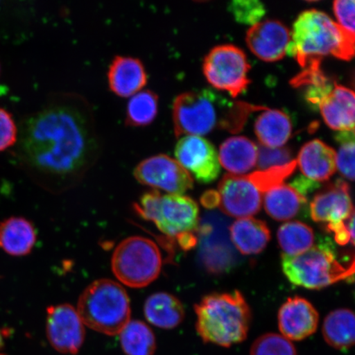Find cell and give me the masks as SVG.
Here are the masks:
<instances>
[{
  "label": "cell",
  "instance_id": "1",
  "mask_svg": "<svg viewBox=\"0 0 355 355\" xmlns=\"http://www.w3.org/2000/svg\"><path fill=\"white\" fill-rule=\"evenodd\" d=\"M19 154L44 189L60 193L79 184L99 154L94 118L75 95L51 99L21 126Z\"/></svg>",
  "mask_w": 355,
  "mask_h": 355
},
{
  "label": "cell",
  "instance_id": "2",
  "mask_svg": "<svg viewBox=\"0 0 355 355\" xmlns=\"http://www.w3.org/2000/svg\"><path fill=\"white\" fill-rule=\"evenodd\" d=\"M266 109L229 100L210 89L185 92L178 96L173 104L175 133L176 137H202L218 130L238 132L251 113Z\"/></svg>",
  "mask_w": 355,
  "mask_h": 355
},
{
  "label": "cell",
  "instance_id": "3",
  "mask_svg": "<svg viewBox=\"0 0 355 355\" xmlns=\"http://www.w3.org/2000/svg\"><path fill=\"white\" fill-rule=\"evenodd\" d=\"M286 54L295 57L304 69L322 64L326 56L350 60L354 54V39L350 38L326 12L306 10L297 17Z\"/></svg>",
  "mask_w": 355,
  "mask_h": 355
},
{
  "label": "cell",
  "instance_id": "4",
  "mask_svg": "<svg viewBox=\"0 0 355 355\" xmlns=\"http://www.w3.org/2000/svg\"><path fill=\"white\" fill-rule=\"evenodd\" d=\"M196 328L204 343L230 347L247 338L251 311L241 293H215L194 306Z\"/></svg>",
  "mask_w": 355,
  "mask_h": 355
},
{
  "label": "cell",
  "instance_id": "5",
  "mask_svg": "<svg viewBox=\"0 0 355 355\" xmlns=\"http://www.w3.org/2000/svg\"><path fill=\"white\" fill-rule=\"evenodd\" d=\"M78 313L83 324L108 336L119 334L130 321V301L119 284L109 279L92 282L80 296Z\"/></svg>",
  "mask_w": 355,
  "mask_h": 355
},
{
  "label": "cell",
  "instance_id": "6",
  "mask_svg": "<svg viewBox=\"0 0 355 355\" xmlns=\"http://www.w3.org/2000/svg\"><path fill=\"white\" fill-rule=\"evenodd\" d=\"M284 274L295 286L320 290L354 277V263L345 266L337 259L331 241L322 239L296 256L282 255Z\"/></svg>",
  "mask_w": 355,
  "mask_h": 355
},
{
  "label": "cell",
  "instance_id": "7",
  "mask_svg": "<svg viewBox=\"0 0 355 355\" xmlns=\"http://www.w3.org/2000/svg\"><path fill=\"white\" fill-rule=\"evenodd\" d=\"M135 207L140 216L153 221L167 237L178 239L198 228V204L184 195H162L153 191L144 194Z\"/></svg>",
  "mask_w": 355,
  "mask_h": 355
},
{
  "label": "cell",
  "instance_id": "8",
  "mask_svg": "<svg viewBox=\"0 0 355 355\" xmlns=\"http://www.w3.org/2000/svg\"><path fill=\"white\" fill-rule=\"evenodd\" d=\"M162 266V254L157 244L141 236L124 239L112 257L115 277L132 288H143L153 282L159 277Z\"/></svg>",
  "mask_w": 355,
  "mask_h": 355
},
{
  "label": "cell",
  "instance_id": "9",
  "mask_svg": "<svg viewBox=\"0 0 355 355\" xmlns=\"http://www.w3.org/2000/svg\"><path fill=\"white\" fill-rule=\"evenodd\" d=\"M250 64L241 49L233 44L213 48L205 57L203 73L212 87L236 98L246 91L251 81L248 77Z\"/></svg>",
  "mask_w": 355,
  "mask_h": 355
},
{
  "label": "cell",
  "instance_id": "10",
  "mask_svg": "<svg viewBox=\"0 0 355 355\" xmlns=\"http://www.w3.org/2000/svg\"><path fill=\"white\" fill-rule=\"evenodd\" d=\"M133 175L140 184L166 191L168 194L184 195L193 188V179L189 172L166 155L144 159L135 168Z\"/></svg>",
  "mask_w": 355,
  "mask_h": 355
},
{
  "label": "cell",
  "instance_id": "11",
  "mask_svg": "<svg viewBox=\"0 0 355 355\" xmlns=\"http://www.w3.org/2000/svg\"><path fill=\"white\" fill-rule=\"evenodd\" d=\"M220 210L235 218H248L261 210V192L248 175H225L218 186Z\"/></svg>",
  "mask_w": 355,
  "mask_h": 355
},
{
  "label": "cell",
  "instance_id": "12",
  "mask_svg": "<svg viewBox=\"0 0 355 355\" xmlns=\"http://www.w3.org/2000/svg\"><path fill=\"white\" fill-rule=\"evenodd\" d=\"M46 334L52 347L62 354H77L85 339L82 319L68 304L47 309Z\"/></svg>",
  "mask_w": 355,
  "mask_h": 355
},
{
  "label": "cell",
  "instance_id": "13",
  "mask_svg": "<svg viewBox=\"0 0 355 355\" xmlns=\"http://www.w3.org/2000/svg\"><path fill=\"white\" fill-rule=\"evenodd\" d=\"M176 161L202 184H210L220 173L218 153L209 141L199 136H184L178 141Z\"/></svg>",
  "mask_w": 355,
  "mask_h": 355
},
{
  "label": "cell",
  "instance_id": "14",
  "mask_svg": "<svg viewBox=\"0 0 355 355\" xmlns=\"http://www.w3.org/2000/svg\"><path fill=\"white\" fill-rule=\"evenodd\" d=\"M310 215L318 223H340L354 215L349 186L343 180L327 184L310 203Z\"/></svg>",
  "mask_w": 355,
  "mask_h": 355
},
{
  "label": "cell",
  "instance_id": "15",
  "mask_svg": "<svg viewBox=\"0 0 355 355\" xmlns=\"http://www.w3.org/2000/svg\"><path fill=\"white\" fill-rule=\"evenodd\" d=\"M291 41V31L278 20L259 21L248 31V48L260 60L276 62L283 59Z\"/></svg>",
  "mask_w": 355,
  "mask_h": 355
},
{
  "label": "cell",
  "instance_id": "16",
  "mask_svg": "<svg viewBox=\"0 0 355 355\" xmlns=\"http://www.w3.org/2000/svg\"><path fill=\"white\" fill-rule=\"evenodd\" d=\"M319 314L307 300L295 296L288 298L278 313L282 336L288 340H303L317 331Z\"/></svg>",
  "mask_w": 355,
  "mask_h": 355
},
{
  "label": "cell",
  "instance_id": "17",
  "mask_svg": "<svg viewBox=\"0 0 355 355\" xmlns=\"http://www.w3.org/2000/svg\"><path fill=\"white\" fill-rule=\"evenodd\" d=\"M324 121L333 130L354 131V93L348 87L336 83L318 106Z\"/></svg>",
  "mask_w": 355,
  "mask_h": 355
},
{
  "label": "cell",
  "instance_id": "18",
  "mask_svg": "<svg viewBox=\"0 0 355 355\" xmlns=\"http://www.w3.org/2000/svg\"><path fill=\"white\" fill-rule=\"evenodd\" d=\"M148 82L144 65L139 60L116 56L108 72L110 90L121 97L132 96L140 92Z\"/></svg>",
  "mask_w": 355,
  "mask_h": 355
},
{
  "label": "cell",
  "instance_id": "19",
  "mask_svg": "<svg viewBox=\"0 0 355 355\" xmlns=\"http://www.w3.org/2000/svg\"><path fill=\"white\" fill-rule=\"evenodd\" d=\"M296 164L304 177L320 183L334 175L336 152L321 140L315 139L301 148Z\"/></svg>",
  "mask_w": 355,
  "mask_h": 355
},
{
  "label": "cell",
  "instance_id": "20",
  "mask_svg": "<svg viewBox=\"0 0 355 355\" xmlns=\"http://www.w3.org/2000/svg\"><path fill=\"white\" fill-rule=\"evenodd\" d=\"M259 146L246 137H230L220 146V165L230 174L243 175L257 166Z\"/></svg>",
  "mask_w": 355,
  "mask_h": 355
},
{
  "label": "cell",
  "instance_id": "21",
  "mask_svg": "<svg viewBox=\"0 0 355 355\" xmlns=\"http://www.w3.org/2000/svg\"><path fill=\"white\" fill-rule=\"evenodd\" d=\"M230 236L237 250L243 255H255L263 252L270 239L266 222L248 217L235 220L230 226Z\"/></svg>",
  "mask_w": 355,
  "mask_h": 355
},
{
  "label": "cell",
  "instance_id": "22",
  "mask_svg": "<svg viewBox=\"0 0 355 355\" xmlns=\"http://www.w3.org/2000/svg\"><path fill=\"white\" fill-rule=\"evenodd\" d=\"M35 241L33 225L22 217H11L0 223V248L11 256L28 255Z\"/></svg>",
  "mask_w": 355,
  "mask_h": 355
},
{
  "label": "cell",
  "instance_id": "23",
  "mask_svg": "<svg viewBox=\"0 0 355 355\" xmlns=\"http://www.w3.org/2000/svg\"><path fill=\"white\" fill-rule=\"evenodd\" d=\"M263 204L266 213L272 219L284 221L298 216L307 204V199L291 185L282 183L266 191Z\"/></svg>",
  "mask_w": 355,
  "mask_h": 355
},
{
  "label": "cell",
  "instance_id": "24",
  "mask_svg": "<svg viewBox=\"0 0 355 355\" xmlns=\"http://www.w3.org/2000/svg\"><path fill=\"white\" fill-rule=\"evenodd\" d=\"M144 313L153 325L162 329H174L184 320V308L175 296L159 292L146 300Z\"/></svg>",
  "mask_w": 355,
  "mask_h": 355
},
{
  "label": "cell",
  "instance_id": "25",
  "mask_svg": "<svg viewBox=\"0 0 355 355\" xmlns=\"http://www.w3.org/2000/svg\"><path fill=\"white\" fill-rule=\"evenodd\" d=\"M254 130L261 146L279 148L291 139L292 123L283 111L266 109L257 119Z\"/></svg>",
  "mask_w": 355,
  "mask_h": 355
},
{
  "label": "cell",
  "instance_id": "26",
  "mask_svg": "<svg viewBox=\"0 0 355 355\" xmlns=\"http://www.w3.org/2000/svg\"><path fill=\"white\" fill-rule=\"evenodd\" d=\"M322 335L332 348L347 352L354 345L355 320L352 310L340 309L327 315L322 326Z\"/></svg>",
  "mask_w": 355,
  "mask_h": 355
},
{
  "label": "cell",
  "instance_id": "27",
  "mask_svg": "<svg viewBox=\"0 0 355 355\" xmlns=\"http://www.w3.org/2000/svg\"><path fill=\"white\" fill-rule=\"evenodd\" d=\"M277 239L283 255L296 256L312 248L315 241L313 230L300 221L287 222L279 228Z\"/></svg>",
  "mask_w": 355,
  "mask_h": 355
},
{
  "label": "cell",
  "instance_id": "28",
  "mask_svg": "<svg viewBox=\"0 0 355 355\" xmlns=\"http://www.w3.org/2000/svg\"><path fill=\"white\" fill-rule=\"evenodd\" d=\"M119 335L122 349L127 355H153L157 349L153 331L143 322H128Z\"/></svg>",
  "mask_w": 355,
  "mask_h": 355
},
{
  "label": "cell",
  "instance_id": "29",
  "mask_svg": "<svg viewBox=\"0 0 355 355\" xmlns=\"http://www.w3.org/2000/svg\"><path fill=\"white\" fill-rule=\"evenodd\" d=\"M158 113V96L152 91H140L131 96L126 109V124L144 127L154 121Z\"/></svg>",
  "mask_w": 355,
  "mask_h": 355
},
{
  "label": "cell",
  "instance_id": "30",
  "mask_svg": "<svg viewBox=\"0 0 355 355\" xmlns=\"http://www.w3.org/2000/svg\"><path fill=\"white\" fill-rule=\"evenodd\" d=\"M250 355H297L295 345L282 335L268 333L252 344Z\"/></svg>",
  "mask_w": 355,
  "mask_h": 355
},
{
  "label": "cell",
  "instance_id": "31",
  "mask_svg": "<svg viewBox=\"0 0 355 355\" xmlns=\"http://www.w3.org/2000/svg\"><path fill=\"white\" fill-rule=\"evenodd\" d=\"M228 8L235 20L252 26L259 24L266 13L263 3L257 0H237L230 2Z\"/></svg>",
  "mask_w": 355,
  "mask_h": 355
},
{
  "label": "cell",
  "instance_id": "32",
  "mask_svg": "<svg viewBox=\"0 0 355 355\" xmlns=\"http://www.w3.org/2000/svg\"><path fill=\"white\" fill-rule=\"evenodd\" d=\"M291 157V152L288 148H269L261 146L257 153V166L263 171L284 166L292 162Z\"/></svg>",
  "mask_w": 355,
  "mask_h": 355
},
{
  "label": "cell",
  "instance_id": "33",
  "mask_svg": "<svg viewBox=\"0 0 355 355\" xmlns=\"http://www.w3.org/2000/svg\"><path fill=\"white\" fill-rule=\"evenodd\" d=\"M354 0H337L333 3L337 24L350 38L354 39Z\"/></svg>",
  "mask_w": 355,
  "mask_h": 355
},
{
  "label": "cell",
  "instance_id": "34",
  "mask_svg": "<svg viewBox=\"0 0 355 355\" xmlns=\"http://www.w3.org/2000/svg\"><path fill=\"white\" fill-rule=\"evenodd\" d=\"M336 167L346 180H354V141L340 144L336 153Z\"/></svg>",
  "mask_w": 355,
  "mask_h": 355
},
{
  "label": "cell",
  "instance_id": "35",
  "mask_svg": "<svg viewBox=\"0 0 355 355\" xmlns=\"http://www.w3.org/2000/svg\"><path fill=\"white\" fill-rule=\"evenodd\" d=\"M17 140V128L6 110L0 108V153L15 145Z\"/></svg>",
  "mask_w": 355,
  "mask_h": 355
},
{
  "label": "cell",
  "instance_id": "36",
  "mask_svg": "<svg viewBox=\"0 0 355 355\" xmlns=\"http://www.w3.org/2000/svg\"><path fill=\"white\" fill-rule=\"evenodd\" d=\"M327 232L334 234L335 241L340 245L354 243V215L340 223L326 225Z\"/></svg>",
  "mask_w": 355,
  "mask_h": 355
},
{
  "label": "cell",
  "instance_id": "37",
  "mask_svg": "<svg viewBox=\"0 0 355 355\" xmlns=\"http://www.w3.org/2000/svg\"><path fill=\"white\" fill-rule=\"evenodd\" d=\"M291 187L294 188L302 196L306 198V195L316 190L319 187V183L311 180L304 176H299L292 182Z\"/></svg>",
  "mask_w": 355,
  "mask_h": 355
},
{
  "label": "cell",
  "instance_id": "38",
  "mask_svg": "<svg viewBox=\"0 0 355 355\" xmlns=\"http://www.w3.org/2000/svg\"><path fill=\"white\" fill-rule=\"evenodd\" d=\"M202 202L204 206L207 207H214L218 205L219 198L218 194L216 192L211 191L209 193H207L203 195L202 198Z\"/></svg>",
  "mask_w": 355,
  "mask_h": 355
},
{
  "label": "cell",
  "instance_id": "39",
  "mask_svg": "<svg viewBox=\"0 0 355 355\" xmlns=\"http://www.w3.org/2000/svg\"><path fill=\"white\" fill-rule=\"evenodd\" d=\"M3 347V343L2 336H1V334H0V355H4L2 353Z\"/></svg>",
  "mask_w": 355,
  "mask_h": 355
}]
</instances>
